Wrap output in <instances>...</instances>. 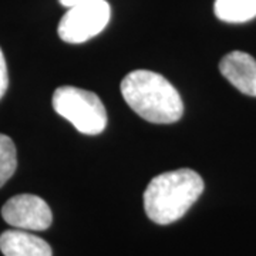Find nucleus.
<instances>
[{"mask_svg": "<svg viewBox=\"0 0 256 256\" xmlns=\"http://www.w3.org/2000/svg\"><path fill=\"white\" fill-rule=\"evenodd\" d=\"M111 16L106 0L76 4L68 8L58 23V36L66 43L78 44L90 40L106 28Z\"/></svg>", "mask_w": 256, "mask_h": 256, "instance_id": "nucleus-4", "label": "nucleus"}, {"mask_svg": "<svg viewBox=\"0 0 256 256\" xmlns=\"http://www.w3.org/2000/svg\"><path fill=\"white\" fill-rule=\"evenodd\" d=\"M8 86H9V76H8V66L3 52L0 48V98L8 92Z\"/></svg>", "mask_w": 256, "mask_h": 256, "instance_id": "nucleus-10", "label": "nucleus"}, {"mask_svg": "<svg viewBox=\"0 0 256 256\" xmlns=\"http://www.w3.org/2000/svg\"><path fill=\"white\" fill-rule=\"evenodd\" d=\"M66 8H73L76 4H82V3H90V2H97V0H58Z\"/></svg>", "mask_w": 256, "mask_h": 256, "instance_id": "nucleus-11", "label": "nucleus"}, {"mask_svg": "<svg viewBox=\"0 0 256 256\" xmlns=\"http://www.w3.org/2000/svg\"><path fill=\"white\" fill-rule=\"evenodd\" d=\"M222 76L239 92L256 97V60L245 52H230L220 63Z\"/></svg>", "mask_w": 256, "mask_h": 256, "instance_id": "nucleus-6", "label": "nucleus"}, {"mask_svg": "<svg viewBox=\"0 0 256 256\" xmlns=\"http://www.w3.org/2000/svg\"><path fill=\"white\" fill-rule=\"evenodd\" d=\"M216 18L226 23H245L256 18V0H215Z\"/></svg>", "mask_w": 256, "mask_h": 256, "instance_id": "nucleus-8", "label": "nucleus"}, {"mask_svg": "<svg viewBox=\"0 0 256 256\" xmlns=\"http://www.w3.org/2000/svg\"><path fill=\"white\" fill-rule=\"evenodd\" d=\"M204 192L201 175L182 168L154 176L144 192L146 216L158 225L181 220Z\"/></svg>", "mask_w": 256, "mask_h": 256, "instance_id": "nucleus-2", "label": "nucleus"}, {"mask_svg": "<svg viewBox=\"0 0 256 256\" xmlns=\"http://www.w3.org/2000/svg\"><path fill=\"white\" fill-rule=\"evenodd\" d=\"M53 108L86 136H97L107 126V111L100 97L73 86H63L56 90Z\"/></svg>", "mask_w": 256, "mask_h": 256, "instance_id": "nucleus-3", "label": "nucleus"}, {"mask_svg": "<svg viewBox=\"0 0 256 256\" xmlns=\"http://www.w3.org/2000/svg\"><path fill=\"white\" fill-rule=\"evenodd\" d=\"M122 97L140 117L154 124H172L182 117L180 92L161 74L136 70L121 82Z\"/></svg>", "mask_w": 256, "mask_h": 256, "instance_id": "nucleus-1", "label": "nucleus"}, {"mask_svg": "<svg viewBox=\"0 0 256 256\" xmlns=\"http://www.w3.org/2000/svg\"><path fill=\"white\" fill-rule=\"evenodd\" d=\"M2 216L13 228L22 230H46L53 214L44 200L32 194L12 196L2 208Z\"/></svg>", "mask_w": 256, "mask_h": 256, "instance_id": "nucleus-5", "label": "nucleus"}, {"mask_svg": "<svg viewBox=\"0 0 256 256\" xmlns=\"http://www.w3.org/2000/svg\"><path fill=\"white\" fill-rule=\"evenodd\" d=\"M0 250L4 256H53L44 239L22 229H9L0 235Z\"/></svg>", "mask_w": 256, "mask_h": 256, "instance_id": "nucleus-7", "label": "nucleus"}, {"mask_svg": "<svg viewBox=\"0 0 256 256\" xmlns=\"http://www.w3.org/2000/svg\"><path fill=\"white\" fill-rule=\"evenodd\" d=\"M18 168V152L12 138L0 134V188L13 176Z\"/></svg>", "mask_w": 256, "mask_h": 256, "instance_id": "nucleus-9", "label": "nucleus"}]
</instances>
